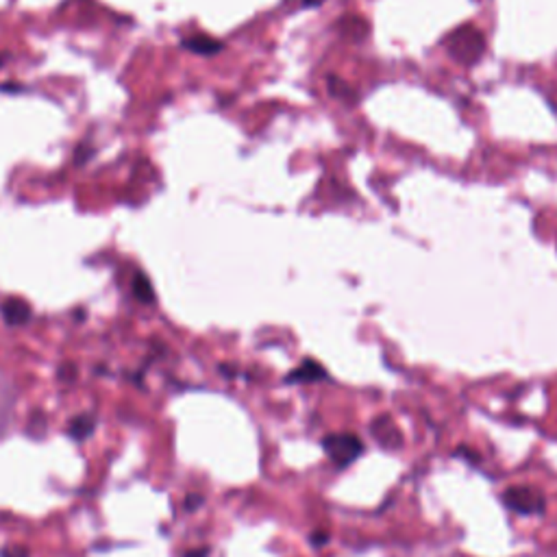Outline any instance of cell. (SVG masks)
<instances>
[{
    "mask_svg": "<svg viewBox=\"0 0 557 557\" xmlns=\"http://www.w3.org/2000/svg\"><path fill=\"white\" fill-rule=\"evenodd\" d=\"M444 46L457 63L474 65L485 53V35L474 24H462L449 33Z\"/></svg>",
    "mask_w": 557,
    "mask_h": 557,
    "instance_id": "obj_1",
    "label": "cell"
},
{
    "mask_svg": "<svg viewBox=\"0 0 557 557\" xmlns=\"http://www.w3.org/2000/svg\"><path fill=\"white\" fill-rule=\"evenodd\" d=\"M501 501L507 510L518 516H538V514H544L547 510L544 494L531 485H510L501 494Z\"/></svg>",
    "mask_w": 557,
    "mask_h": 557,
    "instance_id": "obj_2",
    "label": "cell"
},
{
    "mask_svg": "<svg viewBox=\"0 0 557 557\" xmlns=\"http://www.w3.org/2000/svg\"><path fill=\"white\" fill-rule=\"evenodd\" d=\"M322 449L338 468H347L364 453V442L355 433H329L322 440Z\"/></svg>",
    "mask_w": 557,
    "mask_h": 557,
    "instance_id": "obj_3",
    "label": "cell"
},
{
    "mask_svg": "<svg viewBox=\"0 0 557 557\" xmlns=\"http://www.w3.org/2000/svg\"><path fill=\"white\" fill-rule=\"evenodd\" d=\"M370 431H372V438L379 442L383 449L392 451V449H401L403 447V433L397 427V422L392 420L390 416L374 418L372 424H370Z\"/></svg>",
    "mask_w": 557,
    "mask_h": 557,
    "instance_id": "obj_4",
    "label": "cell"
},
{
    "mask_svg": "<svg viewBox=\"0 0 557 557\" xmlns=\"http://www.w3.org/2000/svg\"><path fill=\"white\" fill-rule=\"evenodd\" d=\"M335 28L340 33V38L351 42V44L364 42L368 38V33H370L368 22L362 18V15H355V13H349V15H344V18H340Z\"/></svg>",
    "mask_w": 557,
    "mask_h": 557,
    "instance_id": "obj_5",
    "label": "cell"
},
{
    "mask_svg": "<svg viewBox=\"0 0 557 557\" xmlns=\"http://www.w3.org/2000/svg\"><path fill=\"white\" fill-rule=\"evenodd\" d=\"M0 314H3V318L9 326H24L33 318L31 307L18 299H7L3 305H0Z\"/></svg>",
    "mask_w": 557,
    "mask_h": 557,
    "instance_id": "obj_6",
    "label": "cell"
},
{
    "mask_svg": "<svg viewBox=\"0 0 557 557\" xmlns=\"http://www.w3.org/2000/svg\"><path fill=\"white\" fill-rule=\"evenodd\" d=\"M322 379H326V370L318 362H314V359H305L297 370H292L285 376L288 383H316Z\"/></svg>",
    "mask_w": 557,
    "mask_h": 557,
    "instance_id": "obj_7",
    "label": "cell"
},
{
    "mask_svg": "<svg viewBox=\"0 0 557 557\" xmlns=\"http://www.w3.org/2000/svg\"><path fill=\"white\" fill-rule=\"evenodd\" d=\"M183 48H188V51L196 53V55H203V57H209V55H216L222 51V42L216 40V38H211V35H205V33H196V35H190L181 42Z\"/></svg>",
    "mask_w": 557,
    "mask_h": 557,
    "instance_id": "obj_8",
    "label": "cell"
},
{
    "mask_svg": "<svg viewBox=\"0 0 557 557\" xmlns=\"http://www.w3.org/2000/svg\"><path fill=\"white\" fill-rule=\"evenodd\" d=\"M326 88H329V94H331L333 98H338V101H342V103L353 105V103L359 101L357 92L347 83V81L340 78V76H335V74H329V78H326Z\"/></svg>",
    "mask_w": 557,
    "mask_h": 557,
    "instance_id": "obj_9",
    "label": "cell"
},
{
    "mask_svg": "<svg viewBox=\"0 0 557 557\" xmlns=\"http://www.w3.org/2000/svg\"><path fill=\"white\" fill-rule=\"evenodd\" d=\"M131 288H133L135 299L144 305H153L155 303V290L151 285V278L146 276L144 272H135L133 281H131Z\"/></svg>",
    "mask_w": 557,
    "mask_h": 557,
    "instance_id": "obj_10",
    "label": "cell"
},
{
    "mask_svg": "<svg viewBox=\"0 0 557 557\" xmlns=\"http://www.w3.org/2000/svg\"><path fill=\"white\" fill-rule=\"evenodd\" d=\"M94 429H96V418L90 416V414H81V416H76V418L70 422L68 433H70L72 440H78V442H81V440L90 438V435L94 433Z\"/></svg>",
    "mask_w": 557,
    "mask_h": 557,
    "instance_id": "obj_11",
    "label": "cell"
},
{
    "mask_svg": "<svg viewBox=\"0 0 557 557\" xmlns=\"http://www.w3.org/2000/svg\"><path fill=\"white\" fill-rule=\"evenodd\" d=\"M309 540H311V544H314V547H324L326 542H329V533L320 529V531H314V533H311Z\"/></svg>",
    "mask_w": 557,
    "mask_h": 557,
    "instance_id": "obj_12",
    "label": "cell"
},
{
    "mask_svg": "<svg viewBox=\"0 0 557 557\" xmlns=\"http://www.w3.org/2000/svg\"><path fill=\"white\" fill-rule=\"evenodd\" d=\"M201 503H203V497L201 494H190L185 499V510H196V507H199Z\"/></svg>",
    "mask_w": 557,
    "mask_h": 557,
    "instance_id": "obj_13",
    "label": "cell"
},
{
    "mask_svg": "<svg viewBox=\"0 0 557 557\" xmlns=\"http://www.w3.org/2000/svg\"><path fill=\"white\" fill-rule=\"evenodd\" d=\"M0 557H28V553L24 551V549H7V551H3L0 553Z\"/></svg>",
    "mask_w": 557,
    "mask_h": 557,
    "instance_id": "obj_14",
    "label": "cell"
},
{
    "mask_svg": "<svg viewBox=\"0 0 557 557\" xmlns=\"http://www.w3.org/2000/svg\"><path fill=\"white\" fill-rule=\"evenodd\" d=\"M185 557H209V547H201V549L188 551Z\"/></svg>",
    "mask_w": 557,
    "mask_h": 557,
    "instance_id": "obj_15",
    "label": "cell"
},
{
    "mask_svg": "<svg viewBox=\"0 0 557 557\" xmlns=\"http://www.w3.org/2000/svg\"><path fill=\"white\" fill-rule=\"evenodd\" d=\"M457 453H460V455H464V457H468V460H472V462H477V460H479V457H477V455H474V453H472L470 449H466V447H462V449H457Z\"/></svg>",
    "mask_w": 557,
    "mask_h": 557,
    "instance_id": "obj_16",
    "label": "cell"
},
{
    "mask_svg": "<svg viewBox=\"0 0 557 557\" xmlns=\"http://www.w3.org/2000/svg\"><path fill=\"white\" fill-rule=\"evenodd\" d=\"M324 0H303V5L305 7H318V5H322Z\"/></svg>",
    "mask_w": 557,
    "mask_h": 557,
    "instance_id": "obj_17",
    "label": "cell"
},
{
    "mask_svg": "<svg viewBox=\"0 0 557 557\" xmlns=\"http://www.w3.org/2000/svg\"><path fill=\"white\" fill-rule=\"evenodd\" d=\"M5 59H7L5 55H0V65H5Z\"/></svg>",
    "mask_w": 557,
    "mask_h": 557,
    "instance_id": "obj_18",
    "label": "cell"
}]
</instances>
